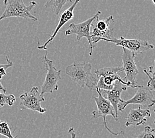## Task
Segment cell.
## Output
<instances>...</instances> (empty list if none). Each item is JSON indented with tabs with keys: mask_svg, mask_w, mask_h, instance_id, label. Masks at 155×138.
<instances>
[{
	"mask_svg": "<svg viewBox=\"0 0 155 138\" xmlns=\"http://www.w3.org/2000/svg\"><path fill=\"white\" fill-rule=\"evenodd\" d=\"M149 80L147 82V87L151 90L155 91V84L153 82V81L150 79V78L149 77Z\"/></svg>",
	"mask_w": 155,
	"mask_h": 138,
	"instance_id": "44dd1931",
	"label": "cell"
},
{
	"mask_svg": "<svg viewBox=\"0 0 155 138\" xmlns=\"http://www.w3.org/2000/svg\"><path fill=\"white\" fill-rule=\"evenodd\" d=\"M96 89L98 96L97 97H94V99L95 102H96L97 109V110H94L92 113H91V115H92L93 118H102L104 121V126L105 127V128L109 132L113 134V135L119 136L122 135V134H124V132H123V131L118 133H115L114 132H112V131L108 127L106 121V118L108 115H111V116H113V118H114L115 121H118L119 119L116 117L114 107L112 106L110 102L102 95L101 92L100 91V89H98V88H96Z\"/></svg>",
	"mask_w": 155,
	"mask_h": 138,
	"instance_id": "5b68a950",
	"label": "cell"
},
{
	"mask_svg": "<svg viewBox=\"0 0 155 138\" xmlns=\"http://www.w3.org/2000/svg\"><path fill=\"white\" fill-rule=\"evenodd\" d=\"M5 9L4 12L0 16V21L6 18L21 17L30 19L37 21L38 19L31 14V12L37 5V3L32 1L28 5L25 4L23 0H4Z\"/></svg>",
	"mask_w": 155,
	"mask_h": 138,
	"instance_id": "277c9868",
	"label": "cell"
},
{
	"mask_svg": "<svg viewBox=\"0 0 155 138\" xmlns=\"http://www.w3.org/2000/svg\"><path fill=\"white\" fill-rule=\"evenodd\" d=\"M67 3H72V0H49L45 4V8L51 7L53 9L56 15H58L61 13L63 6Z\"/></svg>",
	"mask_w": 155,
	"mask_h": 138,
	"instance_id": "9a60e30c",
	"label": "cell"
},
{
	"mask_svg": "<svg viewBox=\"0 0 155 138\" xmlns=\"http://www.w3.org/2000/svg\"><path fill=\"white\" fill-rule=\"evenodd\" d=\"M0 91H3V92H5V93H7L8 90H7L6 88L5 87H3V86L2 85V84L0 82Z\"/></svg>",
	"mask_w": 155,
	"mask_h": 138,
	"instance_id": "603a6c76",
	"label": "cell"
},
{
	"mask_svg": "<svg viewBox=\"0 0 155 138\" xmlns=\"http://www.w3.org/2000/svg\"><path fill=\"white\" fill-rule=\"evenodd\" d=\"M101 13L100 11H98L94 16L87 19L85 21H83V22L78 24L74 23H71L68 29L65 31V35H75L78 41L81 40L84 37L86 38L90 45L91 43V39L90 35L91 24L92 23L93 21L96 19V17L99 16Z\"/></svg>",
	"mask_w": 155,
	"mask_h": 138,
	"instance_id": "8fae6325",
	"label": "cell"
},
{
	"mask_svg": "<svg viewBox=\"0 0 155 138\" xmlns=\"http://www.w3.org/2000/svg\"><path fill=\"white\" fill-rule=\"evenodd\" d=\"M135 138H155V130L149 126L144 127V129Z\"/></svg>",
	"mask_w": 155,
	"mask_h": 138,
	"instance_id": "ac0fdd59",
	"label": "cell"
},
{
	"mask_svg": "<svg viewBox=\"0 0 155 138\" xmlns=\"http://www.w3.org/2000/svg\"><path fill=\"white\" fill-rule=\"evenodd\" d=\"M152 2L154 3V4L155 5V0H152Z\"/></svg>",
	"mask_w": 155,
	"mask_h": 138,
	"instance_id": "d4e9b609",
	"label": "cell"
},
{
	"mask_svg": "<svg viewBox=\"0 0 155 138\" xmlns=\"http://www.w3.org/2000/svg\"><path fill=\"white\" fill-rule=\"evenodd\" d=\"M19 98L21 109H28L40 114H44L47 112V109L43 108L41 105L42 102L45 101V99L37 86H33L28 92L21 94Z\"/></svg>",
	"mask_w": 155,
	"mask_h": 138,
	"instance_id": "ba28073f",
	"label": "cell"
},
{
	"mask_svg": "<svg viewBox=\"0 0 155 138\" xmlns=\"http://www.w3.org/2000/svg\"><path fill=\"white\" fill-rule=\"evenodd\" d=\"M154 114H155V109H154ZM154 124H155V118H154Z\"/></svg>",
	"mask_w": 155,
	"mask_h": 138,
	"instance_id": "cb8c5ba5",
	"label": "cell"
},
{
	"mask_svg": "<svg viewBox=\"0 0 155 138\" xmlns=\"http://www.w3.org/2000/svg\"><path fill=\"white\" fill-rule=\"evenodd\" d=\"M0 122H1V120H0Z\"/></svg>",
	"mask_w": 155,
	"mask_h": 138,
	"instance_id": "484cf974",
	"label": "cell"
},
{
	"mask_svg": "<svg viewBox=\"0 0 155 138\" xmlns=\"http://www.w3.org/2000/svg\"><path fill=\"white\" fill-rule=\"evenodd\" d=\"M129 104H138L140 107H145L148 109L152 108L155 104V99L152 90L147 86H139L133 98L127 100H121L118 105V109L122 112Z\"/></svg>",
	"mask_w": 155,
	"mask_h": 138,
	"instance_id": "52a82bcc",
	"label": "cell"
},
{
	"mask_svg": "<svg viewBox=\"0 0 155 138\" xmlns=\"http://www.w3.org/2000/svg\"><path fill=\"white\" fill-rule=\"evenodd\" d=\"M107 42H113L116 45L120 46L122 48H125L134 52L135 55L154 49V46L150 44L147 41L137 39H125L122 36L119 39L114 37L113 39L108 40Z\"/></svg>",
	"mask_w": 155,
	"mask_h": 138,
	"instance_id": "30bf717a",
	"label": "cell"
},
{
	"mask_svg": "<svg viewBox=\"0 0 155 138\" xmlns=\"http://www.w3.org/2000/svg\"><path fill=\"white\" fill-rule=\"evenodd\" d=\"M66 74L81 88H96L97 77L91 73V65L89 62H74L66 67Z\"/></svg>",
	"mask_w": 155,
	"mask_h": 138,
	"instance_id": "6da1fadb",
	"label": "cell"
},
{
	"mask_svg": "<svg viewBox=\"0 0 155 138\" xmlns=\"http://www.w3.org/2000/svg\"><path fill=\"white\" fill-rule=\"evenodd\" d=\"M7 93L0 91V108H2L5 104L12 106L16 101V98L12 94H6Z\"/></svg>",
	"mask_w": 155,
	"mask_h": 138,
	"instance_id": "2e32d148",
	"label": "cell"
},
{
	"mask_svg": "<svg viewBox=\"0 0 155 138\" xmlns=\"http://www.w3.org/2000/svg\"><path fill=\"white\" fill-rule=\"evenodd\" d=\"M127 89L125 85L122 84L119 81H116L114 88L110 90H103L107 96V99L110 102L115 112L116 117L118 118V105L121 101V94L123 91H125Z\"/></svg>",
	"mask_w": 155,
	"mask_h": 138,
	"instance_id": "5bb4252c",
	"label": "cell"
},
{
	"mask_svg": "<svg viewBox=\"0 0 155 138\" xmlns=\"http://www.w3.org/2000/svg\"><path fill=\"white\" fill-rule=\"evenodd\" d=\"M122 69L123 71L125 73V76L123 80L131 84V88H138L140 85L137 84L136 82L137 75L139 74V70L135 61L136 55L125 48H122Z\"/></svg>",
	"mask_w": 155,
	"mask_h": 138,
	"instance_id": "9c48e42d",
	"label": "cell"
},
{
	"mask_svg": "<svg viewBox=\"0 0 155 138\" xmlns=\"http://www.w3.org/2000/svg\"><path fill=\"white\" fill-rule=\"evenodd\" d=\"M68 133L70 134L71 136V138H76V133L74 130L73 127H70L68 130Z\"/></svg>",
	"mask_w": 155,
	"mask_h": 138,
	"instance_id": "7402d4cb",
	"label": "cell"
},
{
	"mask_svg": "<svg viewBox=\"0 0 155 138\" xmlns=\"http://www.w3.org/2000/svg\"><path fill=\"white\" fill-rule=\"evenodd\" d=\"M143 72L145 73L148 77L150 78V79L153 81V82L155 84V59L153 65L150 66L149 67V72L147 71L146 69H143Z\"/></svg>",
	"mask_w": 155,
	"mask_h": 138,
	"instance_id": "ffe728a7",
	"label": "cell"
},
{
	"mask_svg": "<svg viewBox=\"0 0 155 138\" xmlns=\"http://www.w3.org/2000/svg\"><path fill=\"white\" fill-rule=\"evenodd\" d=\"M115 21L112 15L109 16L107 18L100 19L99 16L96 17L92 23L91 24L90 35L91 39V43L90 45V56L92 55L93 49L100 41H107L113 39L115 37L114 35V28L111 24Z\"/></svg>",
	"mask_w": 155,
	"mask_h": 138,
	"instance_id": "7a4b0ae2",
	"label": "cell"
},
{
	"mask_svg": "<svg viewBox=\"0 0 155 138\" xmlns=\"http://www.w3.org/2000/svg\"><path fill=\"white\" fill-rule=\"evenodd\" d=\"M6 61L8 64H0V80L7 74L6 70L13 66V62L9 61L8 56H6Z\"/></svg>",
	"mask_w": 155,
	"mask_h": 138,
	"instance_id": "d6986e66",
	"label": "cell"
},
{
	"mask_svg": "<svg viewBox=\"0 0 155 138\" xmlns=\"http://www.w3.org/2000/svg\"><path fill=\"white\" fill-rule=\"evenodd\" d=\"M43 62L47 69V74L43 86L41 88V94L44 95L46 93H52L58 89V82L61 80V70H58L53 65V61L47 57L46 53L43 57Z\"/></svg>",
	"mask_w": 155,
	"mask_h": 138,
	"instance_id": "8992f818",
	"label": "cell"
},
{
	"mask_svg": "<svg viewBox=\"0 0 155 138\" xmlns=\"http://www.w3.org/2000/svg\"><path fill=\"white\" fill-rule=\"evenodd\" d=\"M79 2L80 0H75L74 2L72 4V5H70V7H69L68 9H66L64 12L62 13V15H61V17H60L58 25H56L55 29L53 31V33H52V34L51 35L48 39L45 42L43 45H40V42L38 41V47H37L38 49H44V50H47V45L53 41V39L56 36V35L58 34V31L61 29V28L63 26H64V25H65L70 20L73 19L74 11L76 6L77 5V4Z\"/></svg>",
	"mask_w": 155,
	"mask_h": 138,
	"instance_id": "7c38bea8",
	"label": "cell"
},
{
	"mask_svg": "<svg viewBox=\"0 0 155 138\" xmlns=\"http://www.w3.org/2000/svg\"><path fill=\"white\" fill-rule=\"evenodd\" d=\"M150 109H142L140 106L137 109H131L127 114L125 123L126 127L143 125L147 121V117H150Z\"/></svg>",
	"mask_w": 155,
	"mask_h": 138,
	"instance_id": "4fadbf2b",
	"label": "cell"
},
{
	"mask_svg": "<svg viewBox=\"0 0 155 138\" xmlns=\"http://www.w3.org/2000/svg\"><path fill=\"white\" fill-rule=\"evenodd\" d=\"M123 72L122 67H104L94 70L97 77L96 88L100 90H110L114 86L116 81H119L127 87H131V84L125 82L119 76V74Z\"/></svg>",
	"mask_w": 155,
	"mask_h": 138,
	"instance_id": "3957f363",
	"label": "cell"
},
{
	"mask_svg": "<svg viewBox=\"0 0 155 138\" xmlns=\"http://www.w3.org/2000/svg\"><path fill=\"white\" fill-rule=\"evenodd\" d=\"M0 134L8 138H17V136L14 137L12 135L11 129H10L8 123L5 121L0 122Z\"/></svg>",
	"mask_w": 155,
	"mask_h": 138,
	"instance_id": "e0dca14e",
	"label": "cell"
}]
</instances>
